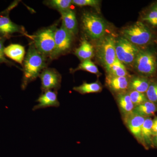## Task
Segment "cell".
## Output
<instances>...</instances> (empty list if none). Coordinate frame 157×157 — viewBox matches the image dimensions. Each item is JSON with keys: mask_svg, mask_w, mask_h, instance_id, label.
I'll return each instance as SVG.
<instances>
[{"mask_svg": "<svg viewBox=\"0 0 157 157\" xmlns=\"http://www.w3.org/2000/svg\"><path fill=\"white\" fill-rule=\"evenodd\" d=\"M154 10H155V11H157V5L156 6H155V8H154Z\"/></svg>", "mask_w": 157, "mask_h": 157, "instance_id": "1f68e13d", "label": "cell"}, {"mask_svg": "<svg viewBox=\"0 0 157 157\" xmlns=\"http://www.w3.org/2000/svg\"><path fill=\"white\" fill-rule=\"evenodd\" d=\"M94 48L93 45L85 39L82 40L78 48L75 50L76 56L82 61L90 59L94 56Z\"/></svg>", "mask_w": 157, "mask_h": 157, "instance_id": "d6986e66", "label": "cell"}, {"mask_svg": "<svg viewBox=\"0 0 157 157\" xmlns=\"http://www.w3.org/2000/svg\"><path fill=\"white\" fill-rule=\"evenodd\" d=\"M135 107L148 101L146 96L143 93L135 91H129L128 92Z\"/></svg>", "mask_w": 157, "mask_h": 157, "instance_id": "d4e9b609", "label": "cell"}, {"mask_svg": "<svg viewBox=\"0 0 157 157\" xmlns=\"http://www.w3.org/2000/svg\"><path fill=\"white\" fill-rule=\"evenodd\" d=\"M149 85L148 80L145 78L135 77L129 81L128 90L144 94L148 89Z\"/></svg>", "mask_w": 157, "mask_h": 157, "instance_id": "44dd1931", "label": "cell"}, {"mask_svg": "<svg viewBox=\"0 0 157 157\" xmlns=\"http://www.w3.org/2000/svg\"><path fill=\"white\" fill-rule=\"evenodd\" d=\"M80 70L87 71L93 74H98L99 73L98 67L90 59L82 61L78 67L75 70H73L72 72H75Z\"/></svg>", "mask_w": 157, "mask_h": 157, "instance_id": "cb8c5ba5", "label": "cell"}, {"mask_svg": "<svg viewBox=\"0 0 157 157\" xmlns=\"http://www.w3.org/2000/svg\"><path fill=\"white\" fill-rule=\"evenodd\" d=\"M45 2L46 5L56 9L59 12L70 9V6L73 4L71 0H51Z\"/></svg>", "mask_w": 157, "mask_h": 157, "instance_id": "603a6c76", "label": "cell"}, {"mask_svg": "<svg viewBox=\"0 0 157 157\" xmlns=\"http://www.w3.org/2000/svg\"><path fill=\"white\" fill-rule=\"evenodd\" d=\"M137 72L145 75H151L156 69L155 57L148 52L139 51L134 61Z\"/></svg>", "mask_w": 157, "mask_h": 157, "instance_id": "9c48e42d", "label": "cell"}, {"mask_svg": "<svg viewBox=\"0 0 157 157\" xmlns=\"http://www.w3.org/2000/svg\"><path fill=\"white\" fill-rule=\"evenodd\" d=\"M60 13L61 14L62 25L72 36L76 35L78 25L75 12L69 9Z\"/></svg>", "mask_w": 157, "mask_h": 157, "instance_id": "5bb4252c", "label": "cell"}, {"mask_svg": "<svg viewBox=\"0 0 157 157\" xmlns=\"http://www.w3.org/2000/svg\"><path fill=\"white\" fill-rule=\"evenodd\" d=\"M56 26L48 27L40 31L32 37L34 45L40 53L45 56L50 57L54 49L55 33Z\"/></svg>", "mask_w": 157, "mask_h": 157, "instance_id": "277c9868", "label": "cell"}, {"mask_svg": "<svg viewBox=\"0 0 157 157\" xmlns=\"http://www.w3.org/2000/svg\"><path fill=\"white\" fill-rule=\"evenodd\" d=\"M116 100L123 117H126L133 113L135 106L128 92L118 94Z\"/></svg>", "mask_w": 157, "mask_h": 157, "instance_id": "2e32d148", "label": "cell"}, {"mask_svg": "<svg viewBox=\"0 0 157 157\" xmlns=\"http://www.w3.org/2000/svg\"><path fill=\"white\" fill-rule=\"evenodd\" d=\"M25 52V47L18 44H10L4 49L6 56L21 65L24 60Z\"/></svg>", "mask_w": 157, "mask_h": 157, "instance_id": "9a60e30c", "label": "cell"}, {"mask_svg": "<svg viewBox=\"0 0 157 157\" xmlns=\"http://www.w3.org/2000/svg\"><path fill=\"white\" fill-rule=\"evenodd\" d=\"M39 77L41 79V89L42 91L52 89L56 91L60 87L61 76L54 69H44Z\"/></svg>", "mask_w": 157, "mask_h": 157, "instance_id": "30bf717a", "label": "cell"}, {"mask_svg": "<svg viewBox=\"0 0 157 157\" xmlns=\"http://www.w3.org/2000/svg\"><path fill=\"white\" fill-rule=\"evenodd\" d=\"M153 120L150 117L145 118L141 130V137L143 141V146L145 148L148 149L150 147H152Z\"/></svg>", "mask_w": 157, "mask_h": 157, "instance_id": "e0dca14e", "label": "cell"}, {"mask_svg": "<svg viewBox=\"0 0 157 157\" xmlns=\"http://www.w3.org/2000/svg\"><path fill=\"white\" fill-rule=\"evenodd\" d=\"M116 53L120 61L125 64L134 63L139 50L134 45L124 37L116 40Z\"/></svg>", "mask_w": 157, "mask_h": 157, "instance_id": "8992f818", "label": "cell"}, {"mask_svg": "<svg viewBox=\"0 0 157 157\" xmlns=\"http://www.w3.org/2000/svg\"><path fill=\"white\" fill-rule=\"evenodd\" d=\"M72 36L63 25L59 28L56 29L55 33V46L50 56L51 58L56 59L70 49L72 44Z\"/></svg>", "mask_w": 157, "mask_h": 157, "instance_id": "ba28073f", "label": "cell"}, {"mask_svg": "<svg viewBox=\"0 0 157 157\" xmlns=\"http://www.w3.org/2000/svg\"><path fill=\"white\" fill-rule=\"evenodd\" d=\"M145 119V117L137 115L133 113L123 118L124 122L129 131L142 145L143 141L141 137V130Z\"/></svg>", "mask_w": 157, "mask_h": 157, "instance_id": "8fae6325", "label": "cell"}, {"mask_svg": "<svg viewBox=\"0 0 157 157\" xmlns=\"http://www.w3.org/2000/svg\"><path fill=\"white\" fill-rule=\"evenodd\" d=\"M81 19L82 29L89 37L93 39H99L104 36L106 25L100 16L86 12L82 14Z\"/></svg>", "mask_w": 157, "mask_h": 157, "instance_id": "3957f363", "label": "cell"}, {"mask_svg": "<svg viewBox=\"0 0 157 157\" xmlns=\"http://www.w3.org/2000/svg\"><path fill=\"white\" fill-rule=\"evenodd\" d=\"M108 75L116 76H128L126 68L117 59L107 70Z\"/></svg>", "mask_w": 157, "mask_h": 157, "instance_id": "7402d4cb", "label": "cell"}, {"mask_svg": "<svg viewBox=\"0 0 157 157\" xmlns=\"http://www.w3.org/2000/svg\"><path fill=\"white\" fill-rule=\"evenodd\" d=\"M129 81L128 76H116L107 75L106 83L109 89L118 94L127 92L129 90Z\"/></svg>", "mask_w": 157, "mask_h": 157, "instance_id": "4fadbf2b", "label": "cell"}, {"mask_svg": "<svg viewBox=\"0 0 157 157\" xmlns=\"http://www.w3.org/2000/svg\"><path fill=\"white\" fill-rule=\"evenodd\" d=\"M6 39L5 38L0 37V64L6 63L9 66H15L12 62L10 61L9 60L6 58V56L4 53V42Z\"/></svg>", "mask_w": 157, "mask_h": 157, "instance_id": "4316f807", "label": "cell"}, {"mask_svg": "<svg viewBox=\"0 0 157 157\" xmlns=\"http://www.w3.org/2000/svg\"><path fill=\"white\" fill-rule=\"evenodd\" d=\"M144 20L146 21L152 25L157 26V11L153 10L151 11Z\"/></svg>", "mask_w": 157, "mask_h": 157, "instance_id": "f1b7e54d", "label": "cell"}, {"mask_svg": "<svg viewBox=\"0 0 157 157\" xmlns=\"http://www.w3.org/2000/svg\"><path fill=\"white\" fill-rule=\"evenodd\" d=\"M16 5L17 2H14L5 11L0 12V37L7 39L15 33L23 34L22 27L12 22L9 17L10 11Z\"/></svg>", "mask_w": 157, "mask_h": 157, "instance_id": "52a82bcc", "label": "cell"}, {"mask_svg": "<svg viewBox=\"0 0 157 157\" xmlns=\"http://www.w3.org/2000/svg\"><path fill=\"white\" fill-rule=\"evenodd\" d=\"M99 2L98 0H73L72 4L78 6H91L96 7L99 6Z\"/></svg>", "mask_w": 157, "mask_h": 157, "instance_id": "83f0119b", "label": "cell"}, {"mask_svg": "<svg viewBox=\"0 0 157 157\" xmlns=\"http://www.w3.org/2000/svg\"><path fill=\"white\" fill-rule=\"evenodd\" d=\"M152 144V147L157 148V133L153 137Z\"/></svg>", "mask_w": 157, "mask_h": 157, "instance_id": "4dcf8cb0", "label": "cell"}, {"mask_svg": "<svg viewBox=\"0 0 157 157\" xmlns=\"http://www.w3.org/2000/svg\"><path fill=\"white\" fill-rule=\"evenodd\" d=\"M146 94L148 101L157 105V83L150 84Z\"/></svg>", "mask_w": 157, "mask_h": 157, "instance_id": "484cf974", "label": "cell"}, {"mask_svg": "<svg viewBox=\"0 0 157 157\" xmlns=\"http://www.w3.org/2000/svg\"><path fill=\"white\" fill-rule=\"evenodd\" d=\"M36 102H38V104L33 108V111L49 107H58L60 106L56 91L51 90L45 91L44 93H42Z\"/></svg>", "mask_w": 157, "mask_h": 157, "instance_id": "7c38bea8", "label": "cell"}, {"mask_svg": "<svg viewBox=\"0 0 157 157\" xmlns=\"http://www.w3.org/2000/svg\"><path fill=\"white\" fill-rule=\"evenodd\" d=\"M152 129L153 134V136L157 133V117H155L153 120V124L152 127Z\"/></svg>", "mask_w": 157, "mask_h": 157, "instance_id": "f546056e", "label": "cell"}, {"mask_svg": "<svg viewBox=\"0 0 157 157\" xmlns=\"http://www.w3.org/2000/svg\"><path fill=\"white\" fill-rule=\"evenodd\" d=\"M157 112V105L149 101L136 106L134 108L133 113L144 117H150Z\"/></svg>", "mask_w": 157, "mask_h": 157, "instance_id": "ac0fdd59", "label": "cell"}, {"mask_svg": "<svg viewBox=\"0 0 157 157\" xmlns=\"http://www.w3.org/2000/svg\"><path fill=\"white\" fill-rule=\"evenodd\" d=\"M122 34L124 38L135 45H145L151 37L148 29L139 21L124 29Z\"/></svg>", "mask_w": 157, "mask_h": 157, "instance_id": "5b68a950", "label": "cell"}, {"mask_svg": "<svg viewBox=\"0 0 157 157\" xmlns=\"http://www.w3.org/2000/svg\"><path fill=\"white\" fill-rule=\"evenodd\" d=\"M45 56L37 50L33 45L29 48L24 61L23 76L21 88L25 89L28 85L36 79L46 66Z\"/></svg>", "mask_w": 157, "mask_h": 157, "instance_id": "6da1fadb", "label": "cell"}, {"mask_svg": "<svg viewBox=\"0 0 157 157\" xmlns=\"http://www.w3.org/2000/svg\"><path fill=\"white\" fill-rule=\"evenodd\" d=\"M102 85L97 81L91 83L84 82L81 85L75 86L73 90L81 94L100 93L102 90Z\"/></svg>", "mask_w": 157, "mask_h": 157, "instance_id": "ffe728a7", "label": "cell"}, {"mask_svg": "<svg viewBox=\"0 0 157 157\" xmlns=\"http://www.w3.org/2000/svg\"><path fill=\"white\" fill-rule=\"evenodd\" d=\"M115 43V39L111 35L104 36L97 43V57L107 71L117 59Z\"/></svg>", "mask_w": 157, "mask_h": 157, "instance_id": "7a4b0ae2", "label": "cell"}]
</instances>
